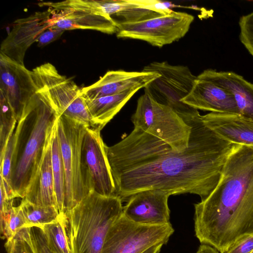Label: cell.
<instances>
[{
	"label": "cell",
	"mask_w": 253,
	"mask_h": 253,
	"mask_svg": "<svg viewBox=\"0 0 253 253\" xmlns=\"http://www.w3.org/2000/svg\"><path fill=\"white\" fill-rule=\"evenodd\" d=\"M196 253H219V252L210 245L202 244L199 246Z\"/></svg>",
	"instance_id": "e575fe53"
},
{
	"label": "cell",
	"mask_w": 253,
	"mask_h": 253,
	"mask_svg": "<svg viewBox=\"0 0 253 253\" xmlns=\"http://www.w3.org/2000/svg\"><path fill=\"white\" fill-rule=\"evenodd\" d=\"M63 214H60L56 221L40 228L52 253H71L65 233Z\"/></svg>",
	"instance_id": "484cf974"
},
{
	"label": "cell",
	"mask_w": 253,
	"mask_h": 253,
	"mask_svg": "<svg viewBox=\"0 0 253 253\" xmlns=\"http://www.w3.org/2000/svg\"><path fill=\"white\" fill-rule=\"evenodd\" d=\"M122 201L91 191L63 214L71 253H101L107 233L123 212Z\"/></svg>",
	"instance_id": "277c9868"
},
{
	"label": "cell",
	"mask_w": 253,
	"mask_h": 253,
	"mask_svg": "<svg viewBox=\"0 0 253 253\" xmlns=\"http://www.w3.org/2000/svg\"><path fill=\"white\" fill-rule=\"evenodd\" d=\"M97 128L86 127L82 153L91 191L106 196H116V187L105 150Z\"/></svg>",
	"instance_id": "8fae6325"
},
{
	"label": "cell",
	"mask_w": 253,
	"mask_h": 253,
	"mask_svg": "<svg viewBox=\"0 0 253 253\" xmlns=\"http://www.w3.org/2000/svg\"><path fill=\"white\" fill-rule=\"evenodd\" d=\"M31 232L38 253H52L49 249L44 233L40 228L32 227Z\"/></svg>",
	"instance_id": "d6a6232c"
},
{
	"label": "cell",
	"mask_w": 253,
	"mask_h": 253,
	"mask_svg": "<svg viewBox=\"0 0 253 253\" xmlns=\"http://www.w3.org/2000/svg\"><path fill=\"white\" fill-rule=\"evenodd\" d=\"M58 116L44 92L38 89L17 121L11 169L15 198L25 197L51 138Z\"/></svg>",
	"instance_id": "3957f363"
},
{
	"label": "cell",
	"mask_w": 253,
	"mask_h": 253,
	"mask_svg": "<svg viewBox=\"0 0 253 253\" xmlns=\"http://www.w3.org/2000/svg\"><path fill=\"white\" fill-rule=\"evenodd\" d=\"M64 30L48 28L44 31L37 40L39 47L44 46L57 40L64 32Z\"/></svg>",
	"instance_id": "1f68e13d"
},
{
	"label": "cell",
	"mask_w": 253,
	"mask_h": 253,
	"mask_svg": "<svg viewBox=\"0 0 253 253\" xmlns=\"http://www.w3.org/2000/svg\"><path fill=\"white\" fill-rule=\"evenodd\" d=\"M194 209L196 237L220 253L253 234V146L236 145L217 185Z\"/></svg>",
	"instance_id": "7a4b0ae2"
},
{
	"label": "cell",
	"mask_w": 253,
	"mask_h": 253,
	"mask_svg": "<svg viewBox=\"0 0 253 253\" xmlns=\"http://www.w3.org/2000/svg\"><path fill=\"white\" fill-rule=\"evenodd\" d=\"M56 125L65 174V212L90 192L82 153L86 126L63 116H58Z\"/></svg>",
	"instance_id": "5b68a950"
},
{
	"label": "cell",
	"mask_w": 253,
	"mask_h": 253,
	"mask_svg": "<svg viewBox=\"0 0 253 253\" xmlns=\"http://www.w3.org/2000/svg\"><path fill=\"white\" fill-rule=\"evenodd\" d=\"M140 89L135 87L114 95L85 100L92 119V128L101 130Z\"/></svg>",
	"instance_id": "44dd1931"
},
{
	"label": "cell",
	"mask_w": 253,
	"mask_h": 253,
	"mask_svg": "<svg viewBox=\"0 0 253 253\" xmlns=\"http://www.w3.org/2000/svg\"><path fill=\"white\" fill-rule=\"evenodd\" d=\"M174 231L170 223L139 224L122 212L110 228L101 253H143L154 245L167 244Z\"/></svg>",
	"instance_id": "9c48e42d"
},
{
	"label": "cell",
	"mask_w": 253,
	"mask_h": 253,
	"mask_svg": "<svg viewBox=\"0 0 253 253\" xmlns=\"http://www.w3.org/2000/svg\"><path fill=\"white\" fill-rule=\"evenodd\" d=\"M37 91L32 71L0 52V92L8 101L17 121Z\"/></svg>",
	"instance_id": "7c38bea8"
},
{
	"label": "cell",
	"mask_w": 253,
	"mask_h": 253,
	"mask_svg": "<svg viewBox=\"0 0 253 253\" xmlns=\"http://www.w3.org/2000/svg\"><path fill=\"white\" fill-rule=\"evenodd\" d=\"M199 75L229 91L235 99L240 114L253 121V83L231 71L209 69Z\"/></svg>",
	"instance_id": "d6986e66"
},
{
	"label": "cell",
	"mask_w": 253,
	"mask_h": 253,
	"mask_svg": "<svg viewBox=\"0 0 253 253\" xmlns=\"http://www.w3.org/2000/svg\"><path fill=\"white\" fill-rule=\"evenodd\" d=\"M6 253H38L31 227H25L4 244Z\"/></svg>",
	"instance_id": "f1b7e54d"
},
{
	"label": "cell",
	"mask_w": 253,
	"mask_h": 253,
	"mask_svg": "<svg viewBox=\"0 0 253 253\" xmlns=\"http://www.w3.org/2000/svg\"><path fill=\"white\" fill-rule=\"evenodd\" d=\"M25 226L26 220L20 206H13L5 216L0 218L1 238L10 239Z\"/></svg>",
	"instance_id": "83f0119b"
},
{
	"label": "cell",
	"mask_w": 253,
	"mask_h": 253,
	"mask_svg": "<svg viewBox=\"0 0 253 253\" xmlns=\"http://www.w3.org/2000/svg\"><path fill=\"white\" fill-rule=\"evenodd\" d=\"M182 101L197 110L240 114L235 99L229 91L199 75L191 92Z\"/></svg>",
	"instance_id": "2e32d148"
},
{
	"label": "cell",
	"mask_w": 253,
	"mask_h": 253,
	"mask_svg": "<svg viewBox=\"0 0 253 253\" xmlns=\"http://www.w3.org/2000/svg\"><path fill=\"white\" fill-rule=\"evenodd\" d=\"M142 71L160 74L144 88V92L156 101L171 108L186 123L201 116L198 110L182 101L191 92L197 78L187 66L153 62Z\"/></svg>",
	"instance_id": "8992f818"
},
{
	"label": "cell",
	"mask_w": 253,
	"mask_h": 253,
	"mask_svg": "<svg viewBox=\"0 0 253 253\" xmlns=\"http://www.w3.org/2000/svg\"><path fill=\"white\" fill-rule=\"evenodd\" d=\"M170 196L160 190H148L131 196L123 207V214L135 223L150 225L169 223L168 199Z\"/></svg>",
	"instance_id": "4fadbf2b"
},
{
	"label": "cell",
	"mask_w": 253,
	"mask_h": 253,
	"mask_svg": "<svg viewBox=\"0 0 253 253\" xmlns=\"http://www.w3.org/2000/svg\"><path fill=\"white\" fill-rule=\"evenodd\" d=\"M239 25L240 41L253 57V11L241 16Z\"/></svg>",
	"instance_id": "f546056e"
},
{
	"label": "cell",
	"mask_w": 253,
	"mask_h": 253,
	"mask_svg": "<svg viewBox=\"0 0 253 253\" xmlns=\"http://www.w3.org/2000/svg\"><path fill=\"white\" fill-rule=\"evenodd\" d=\"M253 251V234L235 243L225 253H251Z\"/></svg>",
	"instance_id": "4dcf8cb0"
},
{
	"label": "cell",
	"mask_w": 253,
	"mask_h": 253,
	"mask_svg": "<svg viewBox=\"0 0 253 253\" xmlns=\"http://www.w3.org/2000/svg\"><path fill=\"white\" fill-rule=\"evenodd\" d=\"M0 218H1L5 216L13 207V200H11L7 197L5 190L1 183H0Z\"/></svg>",
	"instance_id": "836d02e7"
},
{
	"label": "cell",
	"mask_w": 253,
	"mask_h": 253,
	"mask_svg": "<svg viewBox=\"0 0 253 253\" xmlns=\"http://www.w3.org/2000/svg\"><path fill=\"white\" fill-rule=\"evenodd\" d=\"M0 157L3 155L8 140L14 132L17 121L15 114L4 95L0 92Z\"/></svg>",
	"instance_id": "4316f807"
},
{
	"label": "cell",
	"mask_w": 253,
	"mask_h": 253,
	"mask_svg": "<svg viewBox=\"0 0 253 253\" xmlns=\"http://www.w3.org/2000/svg\"><path fill=\"white\" fill-rule=\"evenodd\" d=\"M32 72L38 89L44 92L58 116L93 127L81 88L71 79L61 75L50 63L38 66Z\"/></svg>",
	"instance_id": "52a82bcc"
},
{
	"label": "cell",
	"mask_w": 253,
	"mask_h": 253,
	"mask_svg": "<svg viewBox=\"0 0 253 253\" xmlns=\"http://www.w3.org/2000/svg\"><path fill=\"white\" fill-rule=\"evenodd\" d=\"M251 253H253V251Z\"/></svg>",
	"instance_id": "8d00e7d4"
},
{
	"label": "cell",
	"mask_w": 253,
	"mask_h": 253,
	"mask_svg": "<svg viewBox=\"0 0 253 253\" xmlns=\"http://www.w3.org/2000/svg\"><path fill=\"white\" fill-rule=\"evenodd\" d=\"M204 124L224 139L253 146V121L240 114L211 112L201 117Z\"/></svg>",
	"instance_id": "ac0fdd59"
},
{
	"label": "cell",
	"mask_w": 253,
	"mask_h": 253,
	"mask_svg": "<svg viewBox=\"0 0 253 253\" xmlns=\"http://www.w3.org/2000/svg\"><path fill=\"white\" fill-rule=\"evenodd\" d=\"M194 19L190 14L173 10L169 14L141 22H116L117 37L141 40L161 47L183 38Z\"/></svg>",
	"instance_id": "30bf717a"
},
{
	"label": "cell",
	"mask_w": 253,
	"mask_h": 253,
	"mask_svg": "<svg viewBox=\"0 0 253 253\" xmlns=\"http://www.w3.org/2000/svg\"><path fill=\"white\" fill-rule=\"evenodd\" d=\"M128 7L115 15L122 19V21L119 22H141L169 14L173 11L160 0H128Z\"/></svg>",
	"instance_id": "603a6c76"
},
{
	"label": "cell",
	"mask_w": 253,
	"mask_h": 253,
	"mask_svg": "<svg viewBox=\"0 0 253 253\" xmlns=\"http://www.w3.org/2000/svg\"><path fill=\"white\" fill-rule=\"evenodd\" d=\"M131 120L134 127L163 140L175 150L183 151L188 146L191 125L171 108L158 103L147 93L138 99Z\"/></svg>",
	"instance_id": "ba28073f"
},
{
	"label": "cell",
	"mask_w": 253,
	"mask_h": 253,
	"mask_svg": "<svg viewBox=\"0 0 253 253\" xmlns=\"http://www.w3.org/2000/svg\"><path fill=\"white\" fill-rule=\"evenodd\" d=\"M56 124V122L51 138V165L57 208L62 214L65 212V174Z\"/></svg>",
	"instance_id": "cb8c5ba5"
},
{
	"label": "cell",
	"mask_w": 253,
	"mask_h": 253,
	"mask_svg": "<svg viewBox=\"0 0 253 253\" xmlns=\"http://www.w3.org/2000/svg\"><path fill=\"white\" fill-rule=\"evenodd\" d=\"M24 198L38 206H55L58 209L51 165V138Z\"/></svg>",
	"instance_id": "ffe728a7"
},
{
	"label": "cell",
	"mask_w": 253,
	"mask_h": 253,
	"mask_svg": "<svg viewBox=\"0 0 253 253\" xmlns=\"http://www.w3.org/2000/svg\"><path fill=\"white\" fill-rule=\"evenodd\" d=\"M159 76L154 72L109 71L95 83L81 88V93L85 100L114 95L133 88H144Z\"/></svg>",
	"instance_id": "9a60e30c"
},
{
	"label": "cell",
	"mask_w": 253,
	"mask_h": 253,
	"mask_svg": "<svg viewBox=\"0 0 253 253\" xmlns=\"http://www.w3.org/2000/svg\"><path fill=\"white\" fill-rule=\"evenodd\" d=\"M202 115L187 123L192 127L183 151L140 128L105 150L122 202L144 190H160L207 198L217 185L226 161L236 144L221 138L203 122Z\"/></svg>",
	"instance_id": "6da1fadb"
},
{
	"label": "cell",
	"mask_w": 253,
	"mask_h": 253,
	"mask_svg": "<svg viewBox=\"0 0 253 253\" xmlns=\"http://www.w3.org/2000/svg\"><path fill=\"white\" fill-rule=\"evenodd\" d=\"M26 220L25 227L41 228L45 224L56 221L60 216L55 206H41L23 198L19 205Z\"/></svg>",
	"instance_id": "d4e9b609"
},
{
	"label": "cell",
	"mask_w": 253,
	"mask_h": 253,
	"mask_svg": "<svg viewBox=\"0 0 253 253\" xmlns=\"http://www.w3.org/2000/svg\"><path fill=\"white\" fill-rule=\"evenodd\" d=\"M163 245L161 244L154 245L143 253H159Z\"/></svg>",
	"instance_id": "d590c367"
},
{
	"label": "cell",
	"mask_w": 253,
	"mask_h": 253,
	"mask_svg": "<svg viewBox=\"0 0 253 253\" xmlns=\"http://www.w3.org/2000/svg\"><path fill=\"white\" fill-rule=\"evenodd\" d=\"M51 14L47 20L49 28L63 30L89 29L105 34H113L118 31L116 21L110 16L99 15L84 11L49 8Z\"/></svg>",
	"instance_id": "e0dca14e"
},
{
	"label": "cell",
	"mask_w": 253,
	"mask_h": 253,
	"mask_svg": "<svg viewBox=\"0 0 253 253\" xmlns=\"http://www.w3.org/2000/svg\"><path fill=\"white\" fill-rule=\"evenodd\" d=\"M50 14L48 8L15 21L12 30L1 44L0 52L13 61L24 65L27 50L49 28L47 20Z\"/></svg>",
	"instance_id": "5bb4252c"
},
{
	"label": "cell",
	"mask_w": 253,
	"mask_h": 253,
	"mask_svg": "<svg viewBox=\"0 0 253 253\" xmlns=\"http://www.w3.org/2000/svg\"><path fill=\"white\" fill-rule=\"evenodd\" d=\"M40 6H47L54 10L73 9L90 13L111 16L123 11L124 0H66L59 2H40Z\"/></svg>",
	"instance_id": "7402d4cb"
}]
</instances>
